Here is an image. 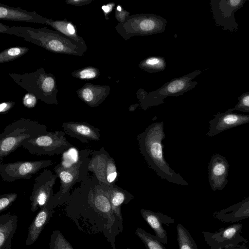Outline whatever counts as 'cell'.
<instances>
[{
  "mask_svg": "<svg viewBox=\"0 0 249 249\" xmlns=\"http://www.w3.org/2000/svg\"><path fill=\"white\" fill-rule=\"evenodd\" d=\"M165 138L163 123L156 122L137 136L139 149L149 166L161 178L173 183L187 186L188 183L166 161L163 153Z\"/></svg>",
  "mask_w": 249,
  "mask_h": 249,
  "instance_id": "cell-1",
  "label": "cell"
},
{
  "mask_svg": "<svg viewBox=\"0 0 249 249\" xmlns=\"http://www.w3.org/2000/svg\"><path fill=\"white\" fill-rule=\"evenodd\" d=\"M47 127L36 121L21 118L7 125L0 134V161L15 151L24 141L47 132Z\"/></svg>",
  "mask_w": 249,
  "mask_h": 249,
  "instance_id": "cell-2",
  "label": "cell"
},
{
  "mask_svg": "<svg viewBox=\"0 0 249 249\" xmlns=\"http://www.w3.org/2000/svg\"><path fill=\"white\" fill-rule=\"evenodd\" d=\"M63 130L48 131L20 144L29 153L36 155L53 156L63 154L73 145L65 137Z\"/></svg>",
  "mask_w": 249,
  "mask_h": 249,
  "instance_id": "cell-3",
  "label": "cell"
},
{
  "mask_svg": "<svg viewBox=\"0 0 249 249\" xmlns=\"http://www.w3.org/2000/svg\"><path fill=\"white\" fill-rule=\"evenodd\" d=\"M201 71H196L183 77L173 79L162 88L152 92H145L143 90L137 93L138 98L143 107L159 105L168 96L178 95L194 88L197 82L192 80L199 75Z\"/></svg>",
  "mask_w": 249,
  "mask_h": 249,
  "instance_id": "cell-4",
  "label": "cell"
},
{
  "mask_svg": "<svg viewBox=\"0 0 249 249\" xmlns=\"http://www.w3.org/2000/svg\"><path fill=\"white\" fill-rule=\"evenodd\" d=\"M166 20L159 16L141 14L128 16L117 26L118 32L125 39L134 36L152 35L163 32Z\"/></svg>",
  "mask_w": 249,
  "mask_h": 249,
  "instance_id": "cell-5",
  "label": "cell"
},
{
  "mask_svg": "<svg viewBox=\"0 0 249 249\" xmlns=\"http://www.w3.org/2000/svg\"><path fill=\"white\" fill-rule=\"evenodd\" d=\"M91 155L88 168L94 174L99 184L104 188L115 185L118 173L113 159L103 147L99 151H93Z\"/></svg>",
  "mask_w": 249,
  "mask_h": 249,
  "instance_id": "cell-6",
  "label": "cell"
},
{
  "mask_svg": "<svg viewBox=\"0 0 249 249\" xmlns=\"http://www.w3.org/2000/svg\"><path fill=\"white\" fill-rule=\"evenodd\" d=\"M242 224L235 223L214 232L203 231L202 233L209 249H224L249 242L242 235Z\"/></svg>",
  "mask_w": 249,
  "mask_h": 249,
  "instance_id": "cell-7",
  "label": "cell"
},
{
  "mask_svg": "<svg viewBox=\"0 0 249 249\" xmlns=\"http://www.w3.org/2000/svg\"><path fill=\"white\" fill-rule=\"evenodd\" d=\"M51 160L16 161L0 164V175L3 181L13 182L18 179H29L33 174L52 165Z\"/></svg>",
  "mask_w": 249,
  "mask_h": 249,
  "instance_id": "cell-8",
  "label": "cell"
},
{
  "mask_svg": "<svg viewBox=\"0 0 249 249\" xmlns=\"http://www.w3.org/2000/svg\"><path fill=\"white\" fill-rule=\"evenodd\" d=\"M247 0H211L210 5L217 25L230 32L238 30V25L234 14L241 9Z\"/></svg>",
  "mask_w": 249,
  "mask_h": 249,
  "instance_id": "cell-9",
  "label": "cell"
},
{
  "mask_svg": "<svg viewBox=\"0 0 249 249\" xmlns=\"http://www.w3.org/2000/svg\"><path fill=\"white\" fill-rule=\"evenodd\" d=\"M57 177L51 170L45 168L36 178L30 196L32 212H36L38 208L41 209L52 201L53 196V188Z\"/></svg>",
  "mask_w": 249,
  "mask_h": 249,
  "instance_id": "cell-10",
  "label": "cell"
},
{
  "mask_svg": "<svg viewBox=\"0 0 249 249\" xmlns=\"http://www.w3.org/2000/svg\"><path fill=\"white\" fill-rule=\"evenodd\" d=\"M82 158L81 157L78 162L69 167H64L59 163L54 168L55 174L60 179V190L53 196L52 200V203L54 207L67 198L70 190L77 182L80 174V168L83 161Z\"/></svg>",
  "mask_w": 249,
  "mask_h": 249,
  "instance_id": "cell-11",
  "label": "cell"
},
{
  "mask_svg": "<svg viewBox=\"0 0 249 249\" xmlns=\"http://www.w3.org/2000/svg\"><path fill=\"white\" fill-rule=\"evenodd\" d=\"M249 123V115L232 112L228 109L223 113L218 112L209 121V131L206 135L211 137L241 125Z\"/></svg>",
  "mask_w": 249,
  "mask_h": 249,
  "instance_id": "cell-12",
  "label": "cell"
},
{
  "mask_svg": "<svg viewBox=\"0 0 249 249\" xmlns=\"http://www.w3.org/2000/svg\"><path fill=\"white\" fill-rule=\"evenodd\" d=\"M229 164L225 157L219 153L213 154L208 166V179L213 191L222 190L228 183Z\"/></svg>",
  "mask_w": 249,
  "mask_h": 249,
  "instance_id": "cell-13",
  "label": "cell"
},
{
  "mask_svg": "<svg viewBox=\"0 0 249 249\" xmlns=\"http://www.w3.org/2000/svg\"><path fill=\"white\" fill-rule=\"evenodd\" d=\"M66 134L79 140L81 142L88 143L90 141L100 140V130L87 122L70 121L62 124Z\"/></svg>",
  "mask_w": 249,
  "mask_h": 249,
  "instance_id": "cell-14",
  "label": "cell"
},
{
  "mask_svg": "<svg viewBox=\"0 0 249 249\" xmlns=\"http://www.w3.org/2000/svg\"><path fill=\"white\" fill-rule=\"evenodd\" d=\"M213 216L222 223H236L249 218V196L226 208L215 211Z\"/></svg>",
  "mask_w": 249,
  "mask_h": 249,
  "instance_id": "cell-15",
  "label": "cell"
},
{
  "mask_svg": "<svg viewBox=\"0 0 249 249\" xmlns=\"http://www.w3.org/2000/svg\"><path fill=\"white\" fill-rule=\"evenodd\" d=\"M140 213L145 222L154 231L155 235L163 245H165L168 238L162 224L169 226L170 224L174 223V219L162 213L144 209H142Z\"/></svg>",
  "mask_w": 249,
  "mask_h": 249,
  "instance_id": "cell-16",
  "label": "cell"
},
{
  "mask_svg": "<svg viewBox=\"0 0 249 249\" xmlns=\"http://www.w3.org/2000/svg\"><path fill=\"white\" fill-rule=\"evenodd\" d=\"M104 188L110 202L113 212L118 221L120 232H122L123 226L121 206L123 204L128 203L134 198V196L126 190L115 185Z\"/></svg>",
  "mask_w": 249,
  "mask_h": 249,
  "instance_id": "cell-17",
  "label": "cell"
},
{
  "mask_svg": "<svg viewBox=\"0 0 249 249\" xmlns=\"http://www.w3.org/2000/svg\"><path fill=\"white\" fill-rule=\"evenodd\" d=\"M54 206L51 201L40 209L28 228L26 245H31L36 241L41 231L52 217L54 212Z\"/></svg>",
  "mask_w": 249,
  "mask_h": 249,
  "instance_id": "cell-18",
  "label": "cell"
},
{
  "mask_svg": "<svg viewBox=\"0 0 249 249\" xmlns=\"http://www.w3.org/2000/svg\"><path fill=\"white\" fill-rule=\"evenodd\" d=\"M18 217L10 212L0 216V249H11Z\"/></svg>",
  "mask_w": 249,
  "mask_h": 249,
  "instance_id": "cell-19",
  "label": "cell"
},
{
  "mask_svg": "<svg viewBox=\"0 0 249 249\" xmlns=\"http://www.w3.org/2000/svg\"><path fill=\"white\" fill-rule=\"evenodd\" d=\"M178 249H198L189 231L181 224L177 227Z\"/></svg>",
  "mask_w": 249,
  "mask_h": 249,
  "instance_id": "cell-20",
  "label": "cell"
},
{
  "mask_svg": "<svg viewBox=\"0 0 249 249\" xmlns=\"http://www.w3.org/2000/svg\"><path fill=\"white\" fill-rule=\"evenodd\" d=\"M135 234L144 243L146 249H166L156 235L149 233L140 228L136 229Z\"/></svg>",
  "mask_w": 249,
  "mask_h": 249,
  "instance_id": "cell-21",
  "label": "cell"
},
{
  "mask_svg": "<svg viewBox=\"0 0 249 249\" xmlns=\"http://www.w3.org/2000/svg\"><path fill=\"white\" fill-rule=\"evenodd\" d=\"M139 66L149 72H155L163 70L165 68V62L163 58L151 57L142 61Z\"/></svg>",
  "mask_w": 249,
  "mask_h": 249,
  "instance_id": "cell-22",
  "label": "cell"
},
{
  "mask_svg": "<svg viewBox=\"0 0 249 249\" xmlns=\"http://www.w3.org/2000/svg\"><path fill=\"white\" fill-rule=\"evenodd\" d=\"M49 247L50 249H74L58 230L53 231Z\"/></svg>",
  "mask_w": 249,
  "mask_h": 249,
  "instance_id": "cell-23",
  "label": "cell"
},
{
  "mask_svg": "<svg viewBox=\"0 0 249 249\" xmlns=\"http://www.w3.org/2000/svg\"><path fill=\"white\" fill-rule=\"evenodd\" d=\"M62 160L60 164L65 167H69L78 162L80 157L77 150L72 147L63 153Z\"/></svg>",
  "mask_w": 249,
  "mask_h": 249,
  "instance_id": "cell-24",
  "label": "cell"
},
{
  "mask_svg": "<svg viewBox=\"0 0 249 249\" xmlns=\"http://www.w3.org/2000/svg\"><path fill=\"white\" fill-rule=\"evenodd\" d=\"M231 111L238 110L249 113V92L242 93L238 98V103L234 107L229 108Z\"/></svg>",
  "mask_w": 249,
  "mask_h": 249,
  "instance_id": "cell-25",
  "label": "cell"
},
{
  "mask_svg": "<svg viewBox=\"0 0 249 249\" xmlns=\"http://www.w3.org/2000/svg\"><path fill=\"white\" fill-rule=\"evenodd\" d=\"M18 196L16 193H10L0 196V212L4 211L8 208Z\"/></svg>",
  "mask_w": 249,
  "mask_h": 249,
  "instance_id": "cell-26",
  "label": "cell"
},
{
  "mask_svg": "<svg viewBox=\"0 0 249 249\" xmlns=\"http://www.w3.org/2000/svg\"><path fill=\"white\" fill-rule=\"evenodd\" d=\"M54 85V81L53 78H46L42 84V89L46 92H49L53 89Z\"/></svg>",
  "mask_w": 249,
  "mask_h": 249,
  "instance_id": "cell-27",
  "label": "cell"
},
{
  "mask_svg": "<svg viewBox=\"0 0 249 249\" xmlns=\"http://www.w3.org/2000/svg\"><path fill=\"white\" fill-rule=\"evenodd\" d=\"M36 97L31 94H26L23 99V103L25 106L29 108L33 107L36 104Z\"/></svg>",
  "mask_w": 249,
  "mask_h": 249,
  "instance_id": "cell-28",
  "label": "cell"
},
{
  "mask_svg": "<svg viewBox=\"0 0 249 249\" xmlns=\"http://www.w3.org/2000/svg\"><path fill=\"white\" fill-rule=\"evenodd\" d=\"M82 95L85 101L94 106L93 94L90 89L88 88L84 89L82 91Z\"/></svg>",
  "mask_w": 249,
  "mask_h": 249,
  "instance_id": "cell-29",
  "label": "cell"
},
{
  "mask_svg": "<svg viewBox=\"0 0 249 249\" xmlns=\"http://www.w3.org/2000/svg\"><path fill=\"white\" fill-rule=\"evenodd\" d=\"M95 72L91 69L84 70L80 73V76L82 79H90L95 77Z\"/></svg>",
  "mask_w": 249,
  "mask_h": 249,
  "instance_id": "cell-30",
  "label": "cell"
},
{
  "mask_svg": "<svg viewBox=\"0 0 249 249\" xmlns=\"http://www.w3.org/2000/svg\"><path fill=\"white\" fill-rule=\"evenodd\" d=\"M50 48L55 51H60L63 50V44L57 40H53L49 44Z\"/></svg>",
  "mask_w": 249,
  "mask_h": 249,
  "instance_id": "cell-31",
  "label": "cell"
},
{
  "mask_svg": "<svg viewBox=\"0 0 249 249\" xmlns=\"http://www.w3.org/2000/svg\"><path fill=\"white\" fill-rule=\"evenodd\" d=\"M13 104L10 103H2L0 105V112L5 113L12 107Z\"/></svg>",
  "mask_w": 249,
  "mask_h": 249,
  "instance_id": "cell-32",
  "label": "cell"
},
{
  "mask_svg": "<svg viewBox=\"0 0 249 249\" xmlns=\"http://www.w3.org/2000/svg\"><path fill=\"white\" fill-rule=\"evenodd\" d=\"M20 49L18 48H12L8 51V54L11 56H16L20 53Z\"/></svg>",
  "mask_w": 249,
  "mask_h": 249,
  "instance_id": "cell-33",
  "label": "cell"
},
{
  "mask_svg": "<svg viewBox=\"0 0 249 249\" xmlns=\"http://www.w3.org/2000/svg\"><path fill=\"white\" fill-rule=\"evenodd\" d=\"M224 249H249L248 247L246 246V244H241L236 245L235 246H231L228 247Z\"/></svg>",
  "mask_w": 249,
  "mask_h": 249,
  "instance_id": "cell-34",
  "label": "cell"
},
{
  "mask_svg": "<svg viewBox=\"0 0 249 249\" xmlns=\"http://www.w3.org/2000/svg\"><path fill=\"white\" fill-rule=\"evenodd\" d=\"M8 13L7 10L4 7H0V18H5Z\"/></svg>",
  "mask_w": 249,
  "mask_h": 249,
  "instance_id": "cell-35",
  "label": "cell"
},
{
  "mask_svg": "<svg viewBox=\"0 0 249 249\" xmlns=\"http://www.w3.org/2000/svg\"><path fill=\"white\" fill-rule=\"evenodd\" d=\"M113 5L108 4L107 5L103 6L102 8L106 13H108L112 10Z\"/></svg>",
  "mask_w": 249,
  "mask_h": 249,
  "instance_id": "cell-36",
  "label": "cell"
},
{
  "mask_svg": "<svg viewBox=\"0 0 249 249\" xmlns=\"http://www.w3.org/2000/svg\"><path fill=\"white\" fill-rule=\"evenodd\" d=\"M67 28L68 32H69V34H70L71 35H73L74 34V33H75L74 28L71 23H69L67 25Z\"/></svg>",
  "mask_w": 249,
  "mask_h": 249,
  "instance_id": "cell-37",
  "label": "cell"
},
{
  "mask_svg": "<svg viewBox=\"0 0 249 249\" xmlns=\"http://www.w3.org/2000/svg\"><path fill=\"white\" fill-rule=\"evenodd\" d=\"M126 249H129V248H126Z\"/></svg>",
  "mask_w": 249,
  "mask_h": 249,
  "instance_id": "cell-38",
  "label": "cell"
}]
</instances>
